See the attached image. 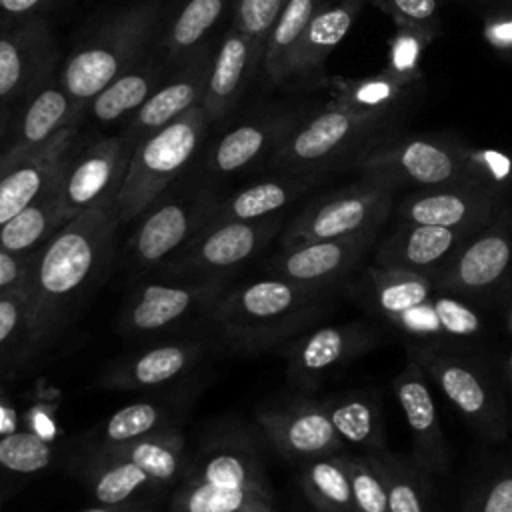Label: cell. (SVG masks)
Returning <instances> with one entry per match:
<instances>
[{"label": "cell", "instance_id": "obj_11", "mask_svg": "<svg viewBox=\"0 0 512 512\" xmlns=\"http://www.w3.org/2000/svg\"><path fill=\"white\" fill-rule=\"evenodd\" d=\"M512 188L480 178H462L440 186L398 194L394 212L398 222L432 224L444 228H480L508 202Z\"/></svg>", "mask_w": 512, "mask_h": 512}, {"label": "cell", "instance_id": "obj_9", "mask_svg": "<svg viewBox=\"0 0 512 512\" xmlns=\"http://www.w3.org/2000/svg\"><path fill=\"white\" fill-rule=\"evenodd\" d=\"M398 194L388 184L358 176V180L308 202L286 224L280 246L380 232L394 212Z\"/></svg>", "mask_w": 512, "mask_h": 512}, {"label": "cell", "instance_id": "obj_32", "mask_svg": "<svg viewBox=\"0 0 512 512\" xmlns=\"http://www.w3.org/2000/svg\"><path fill=\"white\" fill-rule=\"evenodd\" d=\"M322 404L344 444L362 450V454L388 450L384 412L374 392L346 390L324 398Z\"/></svg>", "mask_w": 512, "mask_h": 512}, {"label": "cell", "instance_id": "obj_24", "mask_svg": "<svg viewBox=\"0 0 512 512\" xmlns=\"http://www.w3.org/2000/svg\"><path fill=\"white\" fill-rule=\"evenodd\" d=\"M480 308L474 302L436 288L430 298L396 316L390 324L416 342L448 344L478 338L486 332V320Z\"/></svg>", "mask_w": 512, "mask_h": 512}, {"label": "cell", "instance_id": "obj_28", "mask_svg": "<svg viewBox=\"0 0 512 512\" xmlns=\"http://www.w3.org/2000/svg\"><path fill=\"white\" fill-rule=\"evenodd\" d=\"M364 2H324L312 20L308 22L300 42L296 44L292 58L288 62L286 80L290 78H310L322 70L326 58L334 48L346 38L354 26Z\"/></svg>", "mask_w": 512, "mask_h": 512}, {"label": "cell", "instance_id": "obj_12", "mask_svg": "<svg viewBox=\"0 0 512 512\" xmlns=\"http://www.w3.org/2000/svg\"><path fill=\"white\" fill-rule=\"evenodd\" d=\"M136 142L120 136H102L98 140L76 144L68 152L60 172V198L74 218L92 206L114 202Z\"/></svg>", "mask_w": 512, "mask_h": 512}, {"label": "cell", "instance_id": "obj_1", "mask_svg": "<svg viewBox=\"0 0 512 512\" xmlns=\"http://www.w3.org/2000/svg\"><path fill=\"white\" fill-rule=\"evenodd\" d=\"M120 226L114 202L82 210L32 254L26 302V344L48 342L102 276Z\"/></svg>", "mask_w": 512, "mask_h": 512}, {"label": "cell", "instance_id": "obj_27", "mask_svg": "<svg viewBox=\"0 0 512 512\" xmlns=\"http://www.w3.org/2000/svg\"><path fill=\"white\" fill-rule=\"evenodd\" d=\"M200 356L202 342L180 340L156 344L110 366L100 378V386L128 392L156 390L184 376Z\"/></svg>", "mask_w": 512, "mask_h": 512}, {"label": "cell", "instance_id": "obj_19", "mask_svg": "<svg viewBox=\"0 0 512 512\" xmlns=\"http://www.w3.org/2000/svg\"><path fill=\"white\" fill-rule=\"evenodd\" d=\"M78 122L60 130L48 144L24 156L0 152V226L36 200L60 174L76 144Z\"/></svg>", "mask_w": 512, "mask_h": 512}, {"label": "cell", "instance_id": "obj_22", "mask_svg": "<svg viewBox=\"0 0 512 512\" xmlns=\"http://www.w3.org/2000/svg\"><path fill=\"white\" fill-rule=\"evenodd\" d=\"M476 230L478 228H444L398 222L394 230L376 244L372 264L380 268L428 274L434 278L456 254L462 242Z\"/></svg>", "mask_w": 512, "mask_h": 512}, {"label": "cell", "instance_id": "obj_44", "mask_svg": "<svg viewBox=\"0 0 512 512\" xmlns=\"http://www.w3.org/2000/svg\"><path fill=\"white\" fill-rule=\"evenodd\" d=\"M54 460L52 442L24 428L0 436V468L14 474H36Z\"/></svg>", "mask_w": 512, "mask_h": 512}, {"label": "cell", "instance_id": "obj_2", "mask_svg": "<svg viewBox=\"0 0 512 512\" xmlns=\"http://www.w3.org/2000/svg\"><path fill=\"white\" fill-rule=\"evenodd\" d=\"M338 288L302 286L266 276L222 292L212 316L224 340L246 354L288 342L330 308Z\"/></svg>", "mask_w": 512, "mask_h": 512}, {"label": "cell", "instance_id": "obj_36", "mask_svg": "<svg viewBox=\"0 0 512 512\" xmlns=\"http://www.w3.org/2000/svg\"><path fill=\"white\" fill-rule=\"evenodd\" d=\"M324 0H288L278 18L274 20L262 52V70L270 84L286 82L288 62L296 44L300 42L308 22Z\"/></svg>", "mask_w": 512, "mask_h": 512}, {"label": "cell", "instance_id": "obj_4", "mask_svg": "<svg viewBox=\"0 0 512 512\" xmlns=\"http://www.w3.org/2000/svg\"><path fill=\"white\" fill-rule=\"evenodd\" d=\"M160 14V0L132 4L106 20L70 52L58 76L82 110L88 100L142 58L158 28Z\"/></svg>", "mask_w": 512, "mask_h": 512}, {"label": "cell", "instance_id": "obj_49", "mask_svg": "<svg viewBox=\"0 0 512 512\" xmlns=\"http://www.w3.org/2000/svg\"><path fill=\"white\" fill-rule=\"evenodd\" d=\"M288 0H236L234 28L264 44L274 20Z\"/></svg>", "mask_w": 512, "mask_h": 512}, {"label": "cell", "instance_id": "obj_31", "mask_svg": "<svg viewBox=\"0 0 512 512\" xmlns=\"http://www.w3.org/2000/svg\"><path fill=\"white\" fill-rule=\"evenodd\" d=\"M416 96L418 90L400 84L388 72L380 70L370 76L334 82L332 102L354 114L402 124L404 116L414 106Z\"/></svg>", "mask_w": 512, "mask_h": 512}, {"label": "cell", "instance_id": "obj_21", "mask_svg": "<svg viewBox=\"0 0 512 512\" xmlns=\"http://www.w3.org/2000/svg\"><path fill=\"white\" fill-rule=\"evenodd\" d=\"M212 50L202 44L180 60L176 70L154 90L144 106L128 120L124 136L136 144L148 134L170 124L190 108L198 106L208 82Z\"/></svg>", "mask_w": 512, "mask_h": 512}, {"label": "cell", "instance_id": "obj_35", "mask_svg": "<svg viewBox=\"0 0 512 512\" xmlns=\"http://www.w3.org/2000/svg\"><path fill=\"white\" fill-rule=\"evenodd\" d=\"M170 512H276L270 490L224 488L186 480L172 496Z\"/></svg>", "mask_w": 512, "mask_h": 512}, {"label": "cell", "instance_id": "obj_13", "mask_svg": "<svg viewBox=\"0 0 512 512\" xmlns=\"http://www.w3.org/2000/svg\"><path fill=\"white\" fill-rule=\"evenodd\" d=\"M380 232H364L344 238L310 240L286 244L268 262V276L284 278L302 286L340 288L362 264L364 256L376 248Z\"/></svg>", "mask_w": 512, "mask_h": 512}, {"label": "cell", "instance_id": "obj_14", "mask_svg": "<svg viewBox=\"0 0 512 512\" xmlns=\"http://www.w3.org/2000/svg\"><path fill=\"white\" fill-rule=\"evenodd\" d=\"M380 340V330L366 322L314 328L286 342V374L302 390H314L338 368L378 346Z\"/></svg>", "mask_w": 512, "mask_h": 512}, {"label": "cell", "instance_id": "obj_5", "mask_svg": "<svg viewBox=\"0 0 512 512\" xmlns=\"http://www.w3.org/2000/svg\"><path fill=\"white\" fill-rule=\"evenodd\" d=\"M474 146L450 132H404L384 136L358 162L354 172L394 190H416L476 178Z\"/></svg>", "mask_w": 512, "mask_h": 512}, {"label": "cell", "instance_id": "obj_17", "mask_svg": "<svg viewBox=\"0 0 512 512\" xmlns=\"http://www.w3.org/2000/svg\"><path fill=\"white\" fill-rule=\"evenodd\" d=\"M256 420L274 450L292 462L338 454L344 448L322 400L302 398L276 408H260Z\"/></svg>", "mask_w": 512, "mask_h": 512}, {"label": "cell", "instance_id": "obj_46", "mask_svg": "<svg viewBox=\"0 0 512 512\" xmlns=\"http://www.w3.org/2000/svg\"><path fill=\"white\" fill-rule=\"evenodd\" d=\"M462 512H512V464L488 472L468 494Z\"/></svg>", "mask_w": 512, "mask_h": 512}, {"label": "cell", "instance_id": "obj_59", "mask_svg": "<svg viewBox=\"0 0 512 512\" xmlns=\"http://www.w3.org/2000/svg\"><path fill=\"white\" fill-rule=\"evenodd\" d=\"M324 2H350V0H324ZM360 2H364V4H368V0H360Z\"/></svg>", "mask_w": 512, "mask_h": 512}, {"label": "cell", "instance_id": "obj_29", "mask_svg": "<svg viewBox=\"0 0 512 512\" xmlns=\"http://www.w3.org/2000/svg\"><path fill=\"white\" fill-rule=\"evenodd\" d=\"M314 184L306 178L278 172L274 178L258 180L226 196L220 202H212L206 214V222H252L282 214L292 202L306 194ZM202 224V226H204Z\"/></svg>", "mask_w": 512, "mask_h": 512}, {"label": "cell", "instance_id": "obj_52", "mask_svg": "<svg viewBox=\"0 0 512 512\" xmlns=\"http://www.w3.org/2000/svg\"><path fill=\"white\" fill-rule=\"evenodd\" d=\"M18 430V412L12 400L0 390V436Z\"/></svg>", "mask_w": 512, "mask_h": 512}, {"label": "cell", "instance_id": "obj_7", "mask_svg": "<svg viewBox=\"0 0 512 512\" xmlns=\"http://www.w3.org/2000/svg\"><path fill=\"white\" fill-rule=\"evenodd\" d=\"M408 358L424 370L466 422L488 440H502L510 428V412L496 378L474 358L446 344L416 342Z\"/></svg>", "mask_w": 512, "mask_h": 512}, {"label": "cell", "instance_id": "obj_51", "mask_svg": "<svg viewBox=\"0 0 512 512\" xmlns=\"http://www.w3.org/2000/svg\"><path fill=\"white\" fill-rule=\"evenodd\" d=\"M30 264H32V254L20 256L0 248V296L8 292L24 290Z\"/></svg>", "mask_w": 512, "mask_h": 512}, {"label": "cell", "instance_id": "obj_6", "mask_svg": "<svg viewBox=\"0 0 512 512\" xmlns=\"http://www.w3.org/2000/svg\"><path fill=\"white\" fill-rule=\"evenodd\" d=\"M208 126L210 122L198 104L136 144L114 198L120 224L136 220L162 198L198 152Z\"/></svg>", "mask_w": 512, "mask_h": 512}, {"label": "cell", "instance_id": "obj_15", "mask_svg": "<svg viewBox=\"0 0 512 512\" xmlns=\"http://www.w3.org/2000/svg\"><path fill=\"white\" fill-rule=\"evenodd\" d=\"M210 204L202 198H158L138 216L140 222L128 238L132 266L150 270L166 264L202 228Z\"/></svg>", "mask_w": 512, "mask_h": 512}, {"label": "cell", "instance_id": "obj_47", "mask_svg": "<svg viewBox=\"0 0 512 512\" xmlns=\"http://www.w3.org/2000/svg\"><path fill=\"white\" fill-rule=\"evenodd\" d=\"M378 10H382L394 26L416 28L432 38L440 32L438 0H368Z\"/></svg>", "mask_w": 512, "mask_h": 512}, {"label": "cell", "instance_id": "obj_16", "mask_svg": "<svg viewBox=\"0 0 512 512\" xmlns=\"http://www.w3.org/2000/svg\"><path fill=\"white\" fill-rule=\"evenodd\" d=\"M222 292V278L146 282L130 296L122 310V330L128 334L160 332L192 312L214 304Z\"/></svg>", "mask_w": 512, "mask_h": 512}, {"label": "cell", "instance_id": "obj_57", "mask_svg": "<svg viewBox=\"0 0 512 512\" xmlns=\"http://www.w3.org/2000/svg\"><path fill=\"white\" fill-rule=\"evenodd\" d=\"M504 378H506L508 388L512 390V356H510V360H508V364H506V368H504Z\"/></svg>", "mask_w": 512, "mask_h": 512}, {"label": "cell", "instance_id": "obj_10", "mask_svg": "<svg viewBox=\"0 0 512 512\" xmlns=\"http://www.w3.org/2000/svg\"><path fill=\"white\" fill-rule=\"evenodd\" d=\"M284 214L264 220L206 222L190 242L160 268L184 278H222L248 264L278 236Z\"/></svg>", "mask_w": 512, "mask_h": 512}, {"label": "cell", "instance_id": "obj_23", "mask_svg": "<svg viewBox=\"0 0 512 512\" xmlns=\"http://www.w3.org/2000/svg\"><path fill=\"white\" fill-rule=\"evenodd\" d=\"M82 108L72 100L58 74L42 82L24 102L22 112L10 122L8 140L0 152L24 156L48 144L60 130L80 122Z\"/></svg>", "mask_w": 512, "mask_h": 512}, {"label": "cell", "instance_id": "obj_33", "mask_svg": "<svg viewBox=\"0 0 512 512\" xmlns=\"http://www.w3.org/2000/svg\"><path fill=\"white\" fill-rule=\"evenodd\" d=\"M68 220H72V216L62 204L58 174V178L36 200L0 226V248L12 254L30 256L40 250Z\"/></svg>", "mask_w": 512, "mask_h": 512}, {"label": "cell", "instance_id": "obj_18", "mask_svg": "<svg viewBox=\"0 0 512 512\" xmlns=\"http://www.w3.org/2000/svg\"><path fill=\"white\" fill-rule=\"evenodd\" d=\"M56 74V42L46 22L32 18L0 32V102L22 104Z\"/></svg>", "mask_w": 512, "mask_h": 512}, {"label": "cell", "instance_id": "obj_55", "mask_svg": "<svg viewBox=\"0 0 512 512\" xmlns=\"http://www.w3.org/2000/svg\"><path fill=\"white\" fill-rule=\"evenodd\" d=\"M80 512H152L144 506H136L134 502H126V504H100V506H92Z\"/></svg>", "mask_w": 512, "mask_h": 512}, {"label": "cell", "instance_id": "obj_40", "mask_svg": "<svg viewBox=\"0 0 512 512\" xmlns=\"http://www.w3.org/2000/svg\"><path fill=\"white\" fill-rule=\"evenodd\" d=\"M98 450H110L130 458L150 474L154 486L172 484L184 470V436L170 426L144 438Z\"/></svg>", "mask_w": 512, "mask_h": 512}, {"label": "cell", "instance_id": "obj_45", "mask_svg": "<svg viewBox=\"0 0 512 512\" xmlns=\"http://www.w3.org/2000/svg\"><path fill=\"white\" fill-rule=\"evenodd\" d=\"M356 512H390L384 476L372 454H344Z\"/></svg>", "mask_w": 512, "mask_h": 512}, {"label": "cell", "instance_id": "obj_30", "mask_svg": "<svg viewBox=\"0 0 512 512\" xmlns=\"http://www.w3.org/2000/svg\"><path fill=\"white\" fill-rule=\"evenodd\" d=\"M168 66L170 64L166 60L142 62L140 58L132 68L122 72L92 100H88L82 116L88 114V118L98 126H112L124 118L130 120L166 80Z\"/></svg>", "mask_w": 512, "mask_h": 512}, {"label": "cell", "instance_id": "obj_42", "mask_svg": "<svg viewBox=\"0 0 512 512\" xmlns=\"http://www.w3.org/2000/svg\"><path fill=\"white\" fill-rule=\"evenodd\" d=\"M162 428H168V412L162 404L152 400L126 404L104 422L98 448H114Z\"/></svg>", "mask_w": 512, "mask_h": 512}, {"label": "cell", "instance_id": "obj_25", "mask_svg": "<svg viewBox=\"0 0 512 512\" xmlns=\"http://www.w3.org/2000/svg\"><path fill=\"white\" fill-rule=\"evenodd\" d=\"M304 114L298 110H276L234 126L212 148L208 170L218 176H230L262 158L270 160Z\"/></svg>", "mask_w": 512, "mask_h": 512}, {"label": "cell", "instance_id": "obj_41", "mask_svg": "<svg viewBox=\"0 0 512 512\" xmlns=\"http://www.w3.org/2000/svg\"><path fill=\"white\" fill-rule=\"evenodd\" d=\"M228 0H186L164 34L162 48L168 64H178L198 46L220 20Z\"/></svg>", "mask_w": 512, "mask_h": 512}, {"label": "cell", "instance_id": "obj_48", "mask_svg": "<svg viewBox=\"0 0 512 512\" xmlns=\"http://www.w3.org/2000/svg\"><path fill=\"white\" fill-rule=\"evenodd\" d=\"M26 344V302L24 290L0 296V372L16 344Z\"/></svg>", "mask_w": 512, "mask_h": 512}, {"label": "cell", "instance_id": "obj_20", "mask_svg": "<svg viewBox=\"0 0 512 512\" xmlns=\"http://www.w3.org/2000/svg\"><path fill=\"white\" fill-rule=\"evenodd\" d=\"M392 388L412 436V458L430 474H446L450 466V446L438 418L428 378L416 360L408 358L406 366L394 376Z\"/></svg>", "mask_w": 512, "mask_h": 512}, {"label": "cell", "instance_id": "obj_37", "mask_svg": "<svg viewBox=\"0 0 512 512\" xmlns=\"http://www.w3.org/2000/svg\"><path fill=\"white\" fill-rule=\"evenodd\" d=\"M86 478L98 504H126L142 490L156 488L144 468L110 450H98L94 454Z\"/></svg>", "mask_w": 512, "mask_h": 512}, {"label": "cell", "instance_id": "obj_54", "mask_svg": "<svg viewBox=\"0 0 512 512\" xmlns=\"http://www.w3.org/2000/svg\"><path fill=\"white\" fill-rule=\"evenodd\" d=\"M452 2L468 6L476 14L486 12V10H494V8H512V0H452Z\"/></svg>", "mask_w": 512, "mask_h": 512}, {"label": "cell", "instance_id": "obj_53", "mask_svg": "<svg viewBox=\"0 0 512 512\" xmlns=\"http://www.w3.org/2000/svg\"><path fill=\"white\" fill-rule=\"evenodd\" d=\"M46 0H0V10L12 16L20 14H30L36 8H40Z\"/></svg>", "mask_w": 512, "mask_h": 512}, {"label": "cell", "instance_id": "obj_38", "mask_svg": "<svg viewBox=\"0 0 512 512\" xmlns=\"http://www.w3.org/2000/svg\"><path fill=\"white\" fill-rule=\"evenodd\" d=\"M188 478L224 488L270 490L260 458L242 444L212 448Z\"/></svg>", "mask_w": 512, "mask_h": 512}, {"label": "cell", "instance_id": "obj_50", "mask_svg": "<svg viewBox=\"0 0 512 512\" xmlns=\"http://www.w3.org/2000/svg\"><path fill=\"white\" fill-rule=\"evenodd\" d=\"M482 36L490 50L512 62V8H494L480 12Z\"/></svg>", "mask_w": 512, "mask_h": 512}, {"label": "cell", "instance_id": "obj_34", "mask_svg": "<svg viewBox=\"0 0 512 512\" xmlns=\"http://www.w3.org/2000/svg\"><path fill=\"white\" fill-rule=\"evenodd\" d=\"M298 480L316 512H356L344 452L300 462Z\"/></svg>", "mask_w": 512, "mask_h": 512}, {"label": "cell", "instance_id": "obj_56", "mask_svg": "<svg viewBox=\"0 0 512 512\" xmlns=\"http://www.w3.org/2000/svg\"><path fill=\"white\" fill-rule=\"evenodd\" d=\"M10 118H12L10 106H6V104H2V102H0V150H2V146H4V140H6L8 128H10Z\"/></svg>", "mask_w": 512, "mask_h": 512}, {"label": "cell", "instance_id": "obj_26", "mask_svg": "<svg viewBox=\"0 0 512 512\" xmlns=\"http://www.w3.org/2000/svg\"><path fill=\"white\" fill-rule=\"evenodd\" d=\"M264 44L242 34L234 26L216 48L200 106L208 122L224 118L240 100L254 68L262 62Z\"/></svg>", "mask_w": 512, "mask_h": 512}, {"label": "cell", "instance_id": "obj_3", "mask_svg": "<svg viewBox=\"0 0 512 512\" xmlns=\"http://www.w3.org/2000/svg\"><path fill=\"white\" fill-rule=\"evenodd\" d=\"M400 128L402 124L354 114L330 100L298 120L270 156V166L316 184L334 172H354L374 144Z\"/></svg>", "mask_w": 512, "mask_h": 512}, {"label": "cell", "instance_id": "obj_8", "mask_svg": "<svg viewBox=\"0 0 512 512\" xmlns=\"http://www.w3.org/2000/svg\"><path fill=\"white\" fill-rule=\"evenodd\" d=\"M438 290L492 306L512 292V200L472 232L434 276Z\"/></svg>", "mask_w": 512, "mask_h": 512}, {"label": "cell", "instance_id": "obj_43", "mask_svg": "<svg viewBox=\"0 0 512 512\" xmlns=\"http://www.w3.org/2000/svg\"><path fill=\"white\" fill-rule=\"evenodd\" d=\"M434 42L432 36L416 30V28H404L396 26V32L388 46V58L386 66L382 68L392 78H396L400 84L420 90L422 84V56L424 50Z\"/></svg>", "mask_w": 512, "mask_h": 512}, {"label": "cell", "instance_id": "obj_39", "mask_svg": "<svg viewBox=\"0 0 512 512\" xmlns=\"http://www.w3.org/2000/svg\"><path fill=\"white\" fill-rule=\"evenodd\" d=\"M372 456L386 482L390 512H434L428 470L412 456L404 458L390 450Z\"/></svg>", "mask_w": 512, "mask_h": 512}, {"label": "cell", "instance_id": "obj_58", "mask_svg": "<svg viewBox=\"0 0 512 512\" xmlns=\"http://www.w3.org/2000/svg\"><path fill=\"white\" fill-rule=\"evenodd\" d=\"M508 328H510V332H512V308H510V312H508Z\"/></svg>", "mask_w": 512, "mask_h": 512}]
</instances>
